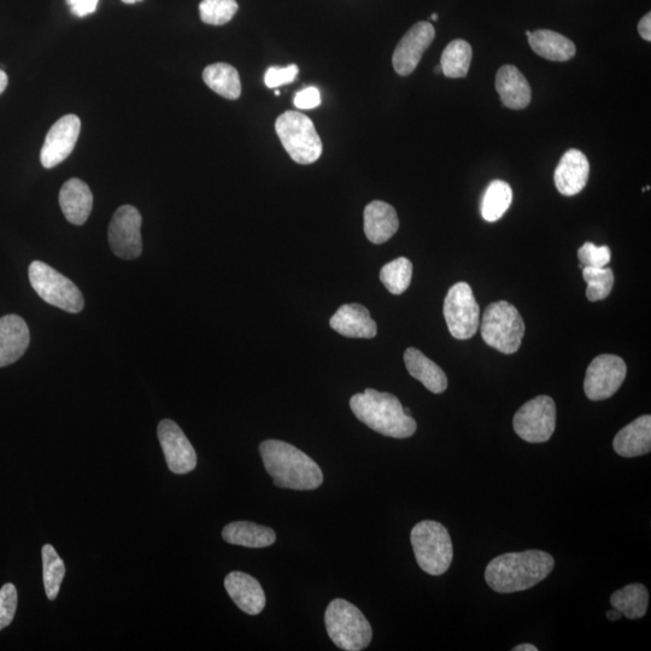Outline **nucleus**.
I'll return each instance as SVG.
<instances>
[{"label":"nucleus","instance_id":"obj_1","mask_svg":"<svg viewBox=\"0 0 651 651\" xmlns=\"http://www.w3.org/2000/svg\"><path fill=\"white\" fill-rule=\"evenodd\" d=\"M554 566V557L542 550L508 553L490 561L485 579L492 590L512 594L543 582L553 572Z\"/></svg>","mask_w":651,"mask_h":651},{"label":"nucleus","instance_id":"obj_2","mask_svg":"<svg viewBox=\"0 0 651 651\" xmlns=\"http://www.w3.org/2000/svg\"><path fill=\"white\" fill-rule=\"evenodd\" d=\"M260 453L266 471L278 488L309 491L324 483L318 463L289 443L269 439L260 445Z\"/></svg>","mask_w":651,"mask_h":651},{"label":"nucleus","instance_id":"obj_3","mask_svg":"<svg viewBox=\"0 0 651 651\" xmlns=\"http://www.w3.org/2000/svg\"><path fill=\"white\" fill-rule=\"evenodd\" d=\"M350 407L356 418L385 437L404 439L416 432V421L404 413L394 395L367 389L351 397Z\"/></svg>","mask_w":651,"mask_h":651},{"label":"nucleus","instance_id":"obj_4","mask_svg":"<svg viewBox=\"0 0 651 651\" xmlns=\"http://www.w3.org/2000/svg\"><path fill=\"white\" fill-rule=\"evenodd\" d=\"M325 624L328 636L340 649L360 651L372 642L371 624L360 609L348 601L337 598L328 604Z\"/></svg>","mask_w":651,"mask_h":651},{"label":"nucleus","instance_id":"obj_5","mask_svg":"<svg viewBox=\"0 0 651 651\" xmlns=\"http://www.w3.org/2000/svg\"><path fill=\"white\" fill-rule=\"evenodd\" d=\"M410 542L422 571L437 577L449 570L454 557L453 542L442 524L421 521L414 526Z\"/></svg>","mask_w":651,"mask_h":651},{"label":"nucleus","instance_id":"obj_6","mask_svg":"<svg viewBox=\"0 0 651 651\" xmlns=\"http://www.w3.org/2000/svg\"><path fill=\"white\" fill-rule=\"evenodd\" d=\"M525 324L519 310L506 301L490 304L482 322V337L486 344L502 354L512 355L520 349Z\"/></svg>","mask_w":651,"mask_h":651},{"label":"nucleus","instance_id":"obj_7","mask_svg":"<svg viewBox=\"0 0 651 651\" xmlns=\"http://www.w3.org/2000/svg\"><path fill=\"white\" fill-rule=\"evenodd\" d=\"M278 137L293 161L312 164L322 155L321 138L312 120L299 111H286L275 122Z\"/></svg>","mask_w":651,"mask_h":651},{"label":"nucleus","instance_id":"obj_8","mask_svg":"<svg viewBox=\"0 0 651 651\" xmlns=\"http://www.w3.org/2000/svg\"><path fill=\"white\" fill-rule=\"evenodd\" d=\"M29 281L38 296L64 312L78 314L85 307L84 296L72 280L41 261L28 269Z\"/></svg>","mask_w":651,"mask_h":651},{"label":"nucleus","instance_id":"obj_9","mask_svg":"<svg viewBox=\"0 0 651 651\" xmlns=\"http://www.w3.org/2000/svg\"><path fill=\"white\" fill-rule=\"evenodd\" d=\"M444 318L451 336L456 339H471L480 326V308L471 286L457 283L450 287L445 297Z\"/></svg>","mask_w":651,"mask_h":651},{"label":"nucleus","instance_id":"obj_10","mask_svg":"<svg viewBox=\"0 0 651 651\" xmlns=\"http://www.w3.org/2000/svg\"><path fill=\"white\" fill-rule=\"evenodd\" d=\"M516 434L527 443L548 442L556 428V404L549 396H538L524 404L513 420Z\"/></svg>","mask_w":651,"mask_h":651},{"label":"nucleus","instance_id":"obj_11","mask_svg":"<svg viewBox=\"0 0 651 651\" xmlns=\"http://www.w3.org/2000/svg\"><path fill=\"white\" fill-rule=\"evenodd\" d=\"M142 215L133 205H122L116 210L109 225L111 250L122 260H136L143 252Z\"/></svg>","mask_w":651,"mask_h":651},{"label":"nucleus","instance_id":"obj_12","mask_svg":"<svg viewBox=\"0 0 651 651\" xmlns=\"http://www.w3.org/2000/svg\"><path fill=\"white\" fill-rule=\"evenodd\" d=\"M627 374L626 363L615 355H600L586 371L584 391L590 401L608 400L617 394Z\"/></svg>","mask_w":651,"mask_h":651},{"label":"nucleus","instance_id":"obj_13","mask_svg":"<svg viewBox=\"0 0 651 651\" xmlns=\"http://www.w3.org/2000/svg\"><path fill=\"white\" fill-rule=\"evenodd\" d=\"M157 431L170 471L175 474L192 472L197 466L196 450L177 422L162 420Z\"/></svg>","mask_w":651,"mask_h":651},{"label":"nucleus","instance_id":"obj_14","mask_svg":"<svg viewBox=\"0 0 651 651\" xmlns=\"http://www.w3.org/2000/svg\"><path fill=\"white\" fill-rule=\"evenodd\" d=\"M80 129L81 121L75 115L63 116L50 128L40 152V162L44 168H55L67 160L78 142Z\"/></svg>","mask_w":651,"mask_h":651},{"label":"nucleus","instance_id":"obj_15","mask_svg":"<svg viewBox=\"0 0 651 651\" xmlns=\"http://www.w3.org/2000/svg\"><path fill=\"white\" fill-rule=\"evenodd\" d=\"M436 31L430 22H418L401 39L392 57L396 73L408 76L419 66L425 51L430 48Z\"/></svg>","mask_w":651,"mask_h":651},{"label":"nucleus","instance_id":"obj_16","mask_svg":"<svg viewBox=\"0 0 651 651\" xmlns=\"http://www.w3.org/2000/svg\"><path fill=\"white\" fill-rule=\"evenodd\" d=\"M590 163L582 151L571 149L562 156L555 170L554 180L557 191L563 196L578 195L588 184Z\"/></svg>","mask_w":651,"mask_h":651},{"label":"nucleus","instance_id":"obj_17","mask_svg":"<svg viewBox=\"0 0 651 651\" xmlns=\"http://www.w3.org/2000/svg\"><path fill=\"white\" fill-rule=\"evenodd\" d=\"M29 342L31 333L25 320L13 314L0 318V368L20 360Z\"/></svg>","mask_w":651,"mask_h":651},{"label":"nucleus","instance_id":"obj_18","mask_svg":"<svg viewBox=\"0 0 651 651\" xmlns=\"http://www.w3.org/2000/svg\"><path fill=\"white\" fill-rule=\"evenodd\" d=\"M225 588L240 611L258 615L266 607V595L258 580L243 572H231L225 579Z\"/></svg>","mask_w":651,"mask_h":651},{"label":"nucleus","instance_id":"obj_19","mask_svg":"<svg viewBox=\"0 0 651 651\" xmlns=\"http://www.w3.org/2000/svg\"><path fill=\"white\" fill-rule=\"evenodd\" d=\"M330 325L334 331L348 338L372 339L378 333L371 313L361 304H344L332 316Z\"/></svg>","mask_w":651,"mask_h":651},{"label":"nucleus","instance_id":"obj_20","mask_svg":"<svg viewBox=\"0 0 651 651\" xmlns=\"http://www.w3.org/2000/svg\"><path fill=\"white\" fill-rule=\"evenodd\" d=\"M60 205L66 219L75 226H82L89 219L93 208L90 187L80 179H70L60 191Z\"/></svg>","mask_w":651,"mask_h":651},{"label":"nucleus","instance_id":"obj_21","mask_svg":"<svg viewBox=\"0 0 651 651\" xmlns=\"http://www.w3.org/2000/svg\"><path fill=\"white\" fill-rule=\"evenodd\" d=\"M496 90L507 108L523 110L531 102V87L523 73L514 66H503L496 75Z\"/></svg>","mask_w":651,"mask_h":651},{"label":"nucleus","instance_id":"obj_22","mask_svg":"<svg viewBox=\"0 0 651 651\" xmlns=\"http://www.w3.org/2000/svg\"><path fill=\"white\" fill-rule=\"evenodd\" d=\"M613 448L620 456L638 457L651 450V416L642 415L620 430L614 438Z\"/></svg>","mask_w":651,"mask_h":651},{"label":"nucleus","instance_id":"obj_23","mask_svg":"<svg viewBox=\"0 0 651 651\" xmlns=\"http://www.w3.org/2000/svg\"><path fill=\"white\" fill-rule=\"evenodd\" d=\"M365 233L369 242L383 244L395 236L400 227L396 209L381 201L369 203L363 213Z\"/></svg>","mask_w":651,"mask_h":651},{"label":"nucleus","instance_id":"obj_24","mask_svg":"<svg viewBox=\"0 0 651 651\" xmlns=\"http://www.w3.org/2000/svg\"><path fill=\"white\" fill-rule=\"evenodd\" d=\"M404 363L410 375L419 380L432 394H443L448 389L447 374L420 350L409 348L404 353Z\"/></svg>","mask_w":651,"mask_h":651},{"label":"nucleus","instance_id":"obj_25","mask_svg":"<svg viewBox=\"0 0 651 651\" xmlns=\"http://www.w3.org/2000/svg\"><path fill=\"white\" fill-rule=\"evenodd\" d=\"M526 35L529 38L531 49L545 60L567 62L576 56V45L560 33L539 29L532 33L527 31Z\"/></svg>","mask_w":651,"mask_h":651},{"label":"nucleus","instance_id":"obj_26","mask_svg":"<svg viewBox=\"0 0 651 651\" xmlns=\"http://www.w3.org/2000/svg\"><path fill=\"white\" fill-rule=\"evenodd\" d=\"M222 538L227 543L251 549L271 547L277 541V535L272 529L250 523V521H236V523L228 524L222 531Z\"/></svg>","mask_w":651,"mask_h":651},{"label":"nucleus","instance_id":"obj_27","mask_svg":"<svg viewBox=\"0 0 651 651\" xmlns=\"http://www.w3.org/2000/svg\"><path fill=\"white\" fill-rule=\"evenodd\" d=\"M203 80L210 90L230 101H236L242 95L239 73L231 64H211L204 69Z\"/></svg>","mask_w":651,"mask_h":651},{"label":"nucleus","instance_id":"obj_28","mask_svg":"<svg viewBox=\"0 0 651 651\" xmlns=\"http://www.w3.org/2000/svg\"><path fill=\"white\" fill-rule=\"evenodd\" d=\"M649 592L643 584H630L615 591L611 597L612 607L627 619H641L647 614Z\"/></svg>","mask_w":651,"mask_h":651},{"label":"nucleus","instance_id":"obj_29","mask_svg":"<svg viewBox=\"0 0 651 651\" xmlns=\"http://www.w3.org/2000/svg\"><path fill=\"white\" fill-rule=\"evenodd\" d=\"M473 51L466 40L457 39L445 48L442 55V73L450 79L466 78L471 67Z\"/></svg>","mask_w":651,"mask_h":651},{"label":"nucleus","instance_id":"obj_30","mask_svg":"<svg viewBox=\"0 0 651 651\" xmlns=\"http://www.w3.org/2000/svg\"><path fill=\"white\" fill-rule=\"evenodd\" d=\"M513 203V190L506 181L495 180L486 189L482 201V216L485 221L502 219Z\"/></svg>","mask_w":651,"mask_h":651},{"label":"nucleus","instance_id":"obj_31","mask_svg":"<svg viewBox=\"0 0 651 651\" xmlns=\"http://www.w3.org/2000/svg\"><path fill=\"white\" fill-rule=\"evenodd\" d=\"M43 555V576L46 596L50 601H55L60 594L61 585L64 576H66V566L60 555L52 545L46 544L41 549Z\"/></svg>","mask_w":651,"mask_h":651},{"label":"nucleus","instance_id":"obj_32","mask_svg":"<svg viewBox=\"0 0 651 651\" xmlns=\"http://www.w3.org/2000/svg\"><path fill=\"white\" fill-rule=\"evenodd\" d=\"M413 265L406 257L396 258L380 271V280L392 295L400 296L412 283Z\"/></svg>","mask_w":651,"mask_h":651},{"label":"nucleus","instance_id":"obj_33","mask_svg":"<svg viewBox=\"0 0 651 651\" xmlns=\"http://www.w3.org/2000/svg\"><path fill=\"white\" fill-rule=\"evenodd\" d=\"M583 278L588 284L586 298L590 302L603 301L613 290L614 273L611 268H583Z\"/></svg>","mask_w":651,"mask_h":651},{"label":"nucleus","instance_id":"obj_34","mask_svg":"<svg viewBox=\"0 0 651 651\" xmlns=\"http://www.w3.org/2000/svg\"><path fill=\"white\" fill-rule=\"evenodd\" d=\"M236 0H202L199 13L204 23L211 26H224L238 11Z\"/></svg>","mask_w":651,"mask_h":651},{"label":"nucleus","instance_id":"obj_35","mask_svg":"<svg viewBox=\"0 0 651 651\" xmlns=\"http://www.w3.org/2000/svg\"><path fill=\"white\" fill-rule=\"evenodd\" d=\"M578 257L583 267L604 268L611 262V249L608 246H597L594 243L586 242L578 250Z\"/></svg>","mask_w":651,"mask_h":651},{"label":"nucleus","instance_id":"obj_36","mask_svg":"<svg viewBox=\"0 0 651 651\" xmlns=\"http://www.w3.org/2000/svg\"><path fill=\"white\" fill-rule=\"evenodd\" d=\"M17 590L14 584H5L0 589V631L8 627L15 618Z\"/></svg>","mask_w":651,"mask_h":651},{"label":"nucleus","instance_id":"obj_37","mask_svg":"<svg viewBox=\"0 0 651 651\" xmlns=\"http://www.w3.org/2000/svg\"><path fill=\"white\" fill-rule=\"evenodd\" d=\"M299 69L296 64L286 68L271 67L267 70L265 82L269 89H277L279 86L291 84L297 78Z\"/></svg>","mask_w":651,"mask_h":651},{"label":"nucleus","instance_id":"obj_38","mask_svg":"<svg viewBox=\"0 0 651 651\" xmlns=\"http://www.w3.org/2000/svg\"><path fill=\"white\" fill-rule=\"evenodd\" d=\"M295 107L299 110H312L320 107L321 95L320 91L314 86L307 87L299 91L293 101Z\"/></svg>","mask_w":651,"mask_h":651},{"label":"nucleus","instance_id":"obj_39","mask_svg":"<svg viewBox=\"0 0 651 651\" xmlns=\"http://www.w3.org/2000/svg\"><path fill=\"white\" fill-rule=\"evenodd\" d=\"M99 0H67L70 11L75 16L86 17L97 10Z\"/></svg>","mask_w":651,"mask_h":651},{"label":"nucleus","instance_id":"obj_40","mask_svg":"<svg viewBox=\"0 0 651 651\" xmlns=\"http://www.w3.org/2000/svg\"><path fill=\"white\" fill-rule=\"evenodd\" d=\"M638 32L644 40L651 41V14L642 17L638 23Z\"/></svg>","mask_w":651,"mask_h":651},{"label":"nucleus","instance_id":"obj_41","mask_svg":"<svg viewBox=\"0 0 651 651\" xmlns=\"http://www.w3.org/2000/svg\"><path fill=\"white\" fill-rule=\"evenodd\" d=\"M8 86V75L4 70L0 69V95L7 89Z\"/></svg>","mask_w":651,"mask_h":651},{"label":"nucleus","instance_id":"obj_42","mask_svg":"<svg viewBox=\"0 0 651 651\" xmlns=\"http://www.w3.org/2000/svg\"><path fill=\"white\" fill-rule=\"evenodd\" d=\"M621 617H623V614H621V613L618 611V609H615V608L611 609V611H609V612L607 613V618H608L609 620H612V621L620 620Z\"/></svg>","mask_w":651,"mask_h":651},{"label":"nucleus","instance_id":"obj_43","mask_svg":"<svg viewBox=\"0 0 651 651\" xmlns=\"http://www.w3.org/2000/svg\"><path fill=\"white\" fill-rule=\"evenodd\" d=\"M513 651H538V648L532 644H520L518 647H515Z\"/></svg>","mask_w":651,"mask_h":651},{"label":"nucleus","instance_id":"obj_44","mask_svg":"<svg viewBox=\"0 0 651 651\" xmlns=\"http://www.w3.org/2000/svg\"><path fill=\"white\" fill-rule=\"evenodd\" d=\"M122 2L125 4H136V3L143 2V0H122Z\"/></svg>","mask_w":651,"mask_h":651},{"label":"nucleus","instance_id":"obj_45","mask_svg":"<svg viewBox=\"0 0 651 651\" xmlns=\"http://www.w3.org/2000/svg\"><path fill=\"white\" fill-rule=\"evenodd\" d=\"M431 19H432V21H438V15H437V14H433V15L431 16Z\"/></svg>","mask_w":651,"mask_h":651},{"label":"nucleus","instance_id":"obj_46","mask_svg":"<svg viewBox=\"0 0 651 651\" xmlns=\"http://www.w3.org/2000/svg\"><path fill=\"white\" fill-rule=\"evenodd\" d=\"M441 73H442V68H441V66H438L436 68V74H441Z\"/></svg>","mask_w":651,"mask_h":651},{"label":"nucleus","instance_id":"obj_47","mask_svg":"<svg viewBox=\"0 0 651 651\" xmlns=\"http://www.w3.org/2000/svg\"><path fill=\"white\" fill-rule=\"evenodd\" d=\"M403 410H404V413H406L409 416H412V414H410V410L408 408H403Z\"/></svg>","mask_w":651,"mask_h":651},{"label":"nucleus","instance_id":"obj_48","mask_svg":"<svg viewBox=\"0 0 651 651\" xmlns=\"http://www.w3.org/2000/svg\"><path fill=\"white\" fill-rule=\"evenodd\" d=\"M275 96H280V92H279V91H275Z\"/></svg>","mask_w":651,"mask_h":651}]
</instances>
